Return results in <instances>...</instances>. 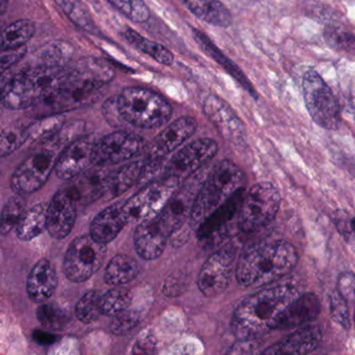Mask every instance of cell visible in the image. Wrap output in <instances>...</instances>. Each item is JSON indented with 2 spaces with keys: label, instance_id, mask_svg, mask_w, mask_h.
<instances>
[{
  "label": "cell",
  "instance_id": "obj_1",
  "mask_svg": "<svg viewBox=\"0 0 355 355\" xmlns=\"http://www.w3.org/2000/svg\"><path fill=\"white\" fill-rule=\"evenodd\" d=\"M116 76L108 60L99 58H83L73 68L67 69L64 76L48 90L31 108L37 117L60 115L85 108L99 98L104 85Z\"/></svg>",
  "mask_w": 355,
  "mask_h": 355
},
{
  "label": "cell",
  "instance_id": "obj_2",
  "mask_svg": "<svg viewBox=\"0 0 355 355\" xmlns=\"http://www.w3.org/2000/svg\"><path fill=\"white\" fill-rule=\"evenodd\" d=\"M202 181V175H192L187 183L178 188L158 214L139 223L135 233V250L143 260L153 261L162 256L168 239L181 229L190 217Z\"/></svg>",
  "mask_w": 355,
  "mask_h": 355
},
{
  "label": "cell",
  "instance_id": "obj_3",
  "mask_svg": "<svg viewBox=\"0 0 355 355\" xmlns=\"http://www.w3.org/2000/svg\"><path fill=\"white\" fill-rule=\"evenodd\" d=\"M297 262L295 247L287 242L258 244L240 256L236 276L242 287H264L291 272Z\"/></svg>",
  "mask_w": 355,
  "mask_h": 355
},
{
  "label": "cell",
  "instance_id": "obj_4",
  "mask_svg": "<svg viewBox=\"0 0 355 355\" xmlns=\"http://www.w3.org/2000/svg\"><path fill=\"white\" fill-rule=\"evenodd\" d=\"M295 298L289 286H273L248 296L236 308L231 329L239 340H254L270 329L273 319Z\"/></svg>",
  "mask_w": 355,
  "mask_h": 355
},
{
  "label": "cell",
  "instance_id": "obj_5",
  "mask_svg": "<svg viewBox=\"0 0 355 355\" xmlns=\"http://www.w3.org/2000/svg\"><path fill=\"white\" fill-rule=\"evenodd\" d=\"M243 171L232 160H221L206 174L192 204L189 223L196 229L212 213L243 189Z\"/></svg>",
  "mask_w": 355,
  "mask_h": 355
},
{
  "label": "cell",
  "instance_id": "obj_6",
  "mask_svg": "<svg viewBox=\"0 0 355 355\" xmlns=\"http://www.w3.org/2000/svg\"><path fill=\"white\" fill-rule=\"evenodd\" d=\"M121 120L137 129H157L166 124L173 115L171 104L152 90L129 87L116 98Z\"/></svg>",
  "mask_w": 355,
  "mask_h": 355
},
{
  "label": "cell",
  "instance_id": "obj_7",
  "mask_svg": "<svg viewBox=\"0 0 355 355\" xmlns=\"http://www.w3.org/2000/svg\"><path fill=\"white\" fill-rule=\"evenodd\" d=\"M66 70V67L35 66L21 71L10 79L2 106L12 110L31 108L60 81Z\"/></svg>",
  "mask_w": 355,
  "mask_h": 355
},
{
  "label": "cell",
  "instance_id": "obj_8",
  "mask_svg": "<svg viewBox=\"0 0 355 355\" xmlns=\"http://www.w3.org/2000/svg\"><path fill=\"white\" fill-rule=\"evenodd\" d=\"M281 206L279 190L269 183L254 185L242 200L238 210V227L252 233L273 221Z\"/></svg>",
  "mask_w": 355,
  "mask_h": 355
},
{
  "label": "cell",
  "instance_id": "obj_9",
  "mask_svg": "<svg viewBox=\"0 0 355 355\" xmlns=\"http://www.w3.org/2000/svg\"><path fill=\"white\" fill-rule=\"evenodd\" d=\"M304 104L311 118L322 129L335 131L341 124V106L322 77L314 70L302 79Z\"/></svg>",
  "mask_w": 355,
  "mask_h": 355
},
{
  "label": "cell",
  "instance_id": "obj_10",
  "mask_svg": "<svg viewBox=\"0 0 355 355\" xmlns=\"http://www.w3.org/2000/svg\"><path fill=\"white\" fill-rule=\"evenodd\" d=\"M180 185L181 183L171 176L147 183L132 197L123 202L129 222H143L155 216L168 204Z\"/></svg>",
  "mask_w": 355,
  "mask_h": 355
},
{
  "label": "cell",
  "instance_id": "obj_11",
  "mask_svg": "<svg viewBox=\"0 0 355 355\" xmlns=\"http://www.w3.org/2000/svg\"><path fill=\"white\" fill-rule=\"evenodd\" d=\"M105 256L106 244L96 241L91 235L77 238L67 250L64 274L73 283H83L101 268Z\"/></svg>",
  "mask_w": 355,
  "mask_h": 355
},
{
  "label": "cell",
  "instance_id": "obj_12",
  "mask_svg": "<svg viewBox=\"0 0 355 355\" xmlns=\"http://www.w3.org/2000/svg\"><path fill=\"white\" fill-rule=\"evenodd\" d=\"M55 152L41 149L23 160L10 179V187L17 195L33 193L41 189L55 168Z\"/></svg>",
  "mask_w": 355,
  "mask_h": 355
},
{
  "label": "cell",
  "instance_id": "obj_13",
  "mask_svg": "<svg viewBox=\"0 0 355 355\" xmlns=\"http://www.w3.org/2000/svg\"><path fill=\"white\" fill-rule=\"evenodd\" d=\"M143 138L127 131H116L102 138L94 146L93 164L107 167L122 164L145 150Z\"/></svg>",
  "mask_w": 355,
  "mask_h": 355
},
{
  "label": "cell",
  "instance_id": "obj_14",
  "mask_svg": "<svg viewBox=\"0 0 355 355\" xmlns=\"http://www.w3.org/2000/svg\"><path fill=\"white\" fill-rule=\"evenodd\" d=\"M218 146L214 140L198 139L181 148L168 160L164 176L175 177L180 183L191 177L216 156Z\"/></svg>",
  "mask_w": 355,
  "mask_h": 355
},
{
  "label": "cell",
  "instance_id": "obj_15",
  "mask_svg": "<svg viewBox=\"0 0 355 355\" xmlns=\"http://www.w3.org/2000/svg\"><path fill=\"white\" fill-rule=\"evenodd\" d=\"M236 249L229 245L215 251L205 263L198 274L200 291L207 297H215L225 292L233 275Z\"/></svg>",
  "mask_w": 355,
  "mask_h": 355
},
{
  "label": "cell",
  "instance_id": "obj_16",
  "mask_svg": "<svg viewBox=\"0 0 355 355\" xmlns=\"http://www.w3.org/2000/svg\"><path fill=\"white\" fill-rule=\"evenodd\" d=\"M202 110L218 133L235 145L245 143V129L233 108L220 97L210 95L205 100Z\"/></svg>",
  "mask_w": 355,
  "mask_h": 355
},
{
  "label": "cell",
  "instance_id": "obj_17",
  "mask_svg": "<svg viewBox=\"0 0 355 355\" xmlns=\"http://www.w3.org/2000/svg\"><path fill=\"white\" fill-rule=\"evenodd\" d=\"M198 122L192 117H181L166 126L147 149L149 162L159 163L160 158L172 154L196 133Z\"/></svg>",
  "mask_w": 355,
  "mask_h": 355
},
{
  "label": "cell",
  "instance_id": "obj_18",
  "mask_svg": "<svg viewBox=\"0 0 355 355\" xmlns=\"http://www.w3.org/2000/svg\"><path fill=\"white\" fill-rule=\"evenodd\" d=\"M76 200L66 187L56 192L47 208V231L52 238L62 240L72 231L77 215Z\"/></svg>",
  "mask_w": 355,
  "mask_h": 355
},
{
  "label": "cell",
  "instance_id": "obj_19",
  "mask_svg": "<svg viewBox=\"0 0 355 355\" xmlns=\"http://www.w3.org/2000/svg\"><path fill=\"white\" fill-rule=\"evenodd\" d=\"M91 137H81L69 144L56 160L55 172L60 179L70 181L93 164L94 146Z\"/></svg>",
  "mask_w": 355,
  "mask_h": 355
},
{
  "label": "cell",
  "instance_id": "obj_20",
  "mask_svg": "<svg viewBox=\"0 0 355 355\" xmlns=\"http://www.w3.org/2000/svg\"><path fill=\"white\" fill-rule=\"evenodd\" d=\"M321 304L316 294L295 297L273 319L270 329H291L314 321L320 314Z\"/></svg>",
  "mask_w": 355,
  "mask_h": 355
},
{
  "label": "cell",
  "instance_id": "obj_21",
  "mask_svg": "<svg viewBox=\"0 0 355 355\" xmlns=\"http://www.w3.org/2000/svg\"><path fill=\"white\" fill-rule=\"evenodd\" d=\"M108 171L106 167L96 166L95 169L85 171L73 179L67 190L76 200L77 204H89L105 194Z\"/></svg>",
  "mask_w": 355,
  "mask_h": 355
},
{
  "label": "cell",
  "instance_id": "obj_22",
  "mask_svg": "<svg viewBox=\"0 0 355 355\" xmlns=\"http://www.w3.org/2000/svg\"><path fill=\"white\" fill-rule=\"evenodd\" d=\"M129 222L123 202L112 204L100 212L91 224L89 235L102 244L114 241Z\"/></svg>",
  "mask_w": 355,
  "mask_h": 355
},
{
  "label": "cell",
  "instance_id": "obj_23",
  "mask_svg": "<svg viewBox=\"0 0 355 355\" xmlns=\"http://www.w3.org/2000/svg\"><path fill=\"white\" fill-rule=\"evenodd\" d=\"M58 275L53 265L43 258L31 269L27 277V294L35 304L47 302L55 291Z\"/></svg>",
  "mask_w": 355,
  "mask_h": 355
},
{
  "label": "cell",
  "instance_id": "obj_24",
  "mask_svg": "<svg viewBox=\"0 0 355 355\" xmlns=\"http://www.w3.org/2000/svg\"><path fill=\"white\" fill-rule=\"evenodd\" d=\"M322 333L317 325H306L272 347L265 354H308L320 345Z\"/></svg>",
  "mask_w": 355,
  "mask_h": 355
},
{
  "label": "cell",
  "instance_id": "obj_25",
  "mask_svg": "<svg viewBox=\"0 0 355 355\" xmlns=\"http://www.w3.org/2000/svg\"><path fill=\"white\" fill-rule=\"evenodd\" d=\"M192 33H193L194 40H196L198 45L200 46V49H202L207 56L212 58L217 64L220 65L233 79H235L236 81L242 85V88H243L245 91L248 92V94H250L252 97H254V99H258V93H257L250 79L242 72L241 69H240L233 60H230V58H227L204 33H202V31H198V29H192Z\"/></svg>",
  "mask_w": 355,
  "mask_h": 355
},
{
  "label": "cell",
  "instance_id": "obj_26",
  "mask_svg": "<svg viewBox=\"0 0 355 355\" xmlns=\"http://www.w3.org/2000/svg\"><path fill=\"white\" fill-rule=\"evenodd\" d=\"M242 200H243V189L238 191L231 199L227 200L220 208H217L196 229L198 239L204 241L216 235L218 231H220L233 218L236 210H239Z\"/></svg>",
  "mask_w": 355,
  "mask_h": 355
},
{
  "label": "cell",
  "instance_id": "obj_27",
  "mask_svg": "<svg viewBox=\"0 0 355 355\" xmlns=\"http://www.w3.org/2000/svg\"><path fill=\"white\" fill-rule=\"evenodd\" d=\"M198 19L218 27H229L232 15L219 0H180Z\"/></svg>",
  "mask_w": 355,
  "mask_h": 355
},
{
  "label": "cell",
  "instance_id": "obj_28",
  "mask_svg": "<svg viewBox=\"0 0 355 355\" xmlns=\"http://www.w3.org/2000/svg\"><path fill=\"white\" fill-rule=\"evenodd\" d=\"M145 160L132 162L120 167L118 170L108 173L105 194L114 198L122 195L133 185L141 181L145 170Z\"/></svg>",
  "mask_w": 355,
  "mask_h": 355
},
{
  "label": "cell",
  "instance_id": "obj_29",
  "mask_svg": "<svg viewBox=\"0 0 355 355\" xmlns=\"http://www.w3.org/2000/svg\"><path fill=\"white\" fill-rule=\"evenodd\" d=\"M137 261L126 254H118L107 265L104 273L106 283L114 287L126 285L139 275Z\"/></svg>",
  "mask_w": 355,
  "mask_h": 355
},
{
  "label": "cell",
  "instance_id": "obj_30",
  "mask_svg": "<svg viewBox=\"0 0 355 355\" xmlns=\"http://www.w3.org/2000/svg\"><path fill=\"white\" fill-rule=\"evenodd\" d=\"M47 208L46 204H39L24 213L17 226L21 241H31L47 229Z\"/></svg>",
  "mask_w": 355,
  "mask_h": 355
},
{
  "label": "cell",
  "instance_id": "obj_31",
  "mask_svg": "<svg viewBox=\"0 0 355 355\" xmlns=\"http://www.w3.org/2000/svg\"><path fill=\"white\" fill-rule=\"evenodd\" d=\"M122 35L133 47L151 56L159 64L164 65V66H171L174 63L175 56L172 51H170L168 48L164 47L162 44L156 43V42L143 37L135 29L127 27L123 31Z\"/></svg>",
  "mask_w": 355,
  "mask_h": 355
},
{
  "label": "cell",
  "instance_id": "obj_32",
  "mask_svg": "<svg viewBox=\"0 0 355 355\" xmlns=\"http://www.w3.org/2000/svg\"><path fill=\"white\" fill-rule=\"evenodd\" d=\"M35 33V24L31 20H18L0 31V51L25 47Z\"/></svg>",
  "mask_w": 355,
  "mask_h": 355
},
{
  "label": "cell",
  "instance_id": "obj_33",
  "mask_svg": "<svg viewBox=\"0 0 355 355\" xmlns=\"http://www.w3.org/2000/svg\"><path fill=\"white\" fill-rule=\"evenodd\" d=\"M73 56V47L64 41H52L42 46L35 54L37 65L45 67H66Z\"/></svg>",
  "mask_w": 355,
  "mask_h": 355
},
{
  "label": "cell",
  "instance_id": "obj_34",
  "mask_svg": "<svg viewBox=\"0 0 355 355\" xmlns=\"http://www.w3.org/2000/svg\"><path fill=\"white\" fill-rule=\"evenodd\" d=\"M62 114L39 117L35 122L28 125V140L33 143H47L54 139L64 126Z\"/></svg>",
  "mask_w": 355,
  "mask_h": 355
},
{
  "label": "cell",
  "instance_id": "obj_35",
  "mask_svg": "<svg viewBox=\"0 0 355 355\" xmlns=\"http://www.w3.org/2000/svg\"><path fill=\"white\" fill-rule=\"evenodd\" d=\"M54 2L79 28L93 35L98 33L97 27L89 10L81 0H54Z\"/></svg>",
  "mask_w": 355,
  "mask_h": 355
},
{
  "label": "cell",
  "instance_id": "obj_36",
  "mask_svg": "<svg viewBox=\"0 0 355 355\" xmlns=\"http://www.w3.org/2000/svg\"><path fill=\"white\" fill-rule=\"evenodd\" d=\"M131 302H132V295L130 292L124 289H112L101 294L100 308L104 316L114 317L128 310Z\"/></svg>",
  "mask_w": 355,
  "mask_h": 355
},
{
  "label": "cell",
  "instance_id": "obj_37",
  "mask_svg": "<svg viewBox=\"0 0 355 355\" xmlns=\"http://www.w3.org/2000/svg\"><path fill=\"white\" fill-rule=\"evenodd\" d=\"M28 140V125L17 123L0 133V158L10 156Z\"/></svg>",
  "mask_w": 355,
  "mask_h": 355
},
{
  "label": "cell",
  "instance_id": "obj_38",
  "mask_svg": "<svg viewBox=\"0 0 355 355\" xmlns=\"http://www.w3.org/2000/svg\"><path fill=\"white\" fill-rule=\"evenodd\" d=\"M24 208L25 201L23 198L14 196L8 199L0 215V233L2 236L8 235L15 227L17 229L24 215Z\"/></svg>",
  "mask_w": 355,
  "mask_h": 355
},
{
  "label": "cell",
  "instance_id": "obj_39",
  "mask_svg": "<svg viewBox=\"0 0 355 355\" xmlns=\"http://www.w3.org/2000/svg\"><path fill=\"white\" fill-rule=\"evenodd\" d=\"M100 299L101 293L95 290L87 292L79 299L75 308V314L80 322L89 324L100 318L102 315Z\"/></svg>",
  "mask_w": 355,
  "mask_h": 355
},
{
  "label": "cell",
  "instance_id": "obj_40",
  "mask_svg": "<svg viewBox=\"0 0 355 355\" xmlns=\"http://www.w3.org/2000/svg\"><path fill=\"white\" fill-rule=\"evenodd\" d=\"M37 320L45 329L58 331L64 329L69 321L68 314L54 304H45L37 311Z\"/></svg>",
  "mask_w": 355,
  "mask_h": 355
},
{
  "label": "cell",
  "instance_id": "obj_41",
  "mask_svg": "<svg viewBox=\"0 0 355 355\" xmlns=\"http://www.w3.org/2000/svg\"><path fill=\"white\" fill-rule=\"evenodd\" d=\"M129 20L145 23L149 20L150 10L143 0H107Z\"/></svg>",
  "mask_w": 355,
  "mask_h": 355
},
{
  "label": "cell",
  "instance_id": "obj_42",
  "mask_svg": "<svg viewBox=\"0 0 355 355\" xmlns=\"http://www.w3.org/2000/svg\"><path fill=\"white\" fill-rule=\"evenodd\" d=\"M325 41L339 50L355 49V35L341 26H327L323 33Z\"/></svg>",
  "mask_w": 355,
  "mask_h": 355
},
{
  "label": "cell",
  "instance_id": "obj_43",
  "mask_svg": "<svg viewBox=\"0 0 355 355\" xmlns=\"http://www.w3.org/2000/svg\"><path fill=\"white\" fill-rule=\"evenodd\" d=\"M331 315L333 320L341 325L344 329L348 331L350 329L352 322L347 302L338 292L331 296Z\"/></svg>",
  "mask_w": 355,
  "mask_h": 355
},
{
  "label": "cell",
  "instance_id": "obj_44",
  "mask_svg": "<svg viewBox=\"0 0 355 355\" xmlns=\"http://www.w3.org/2000/svg\"><path fill=\"white\" fill-rule=\"evenodd\" d=\"M139 323V315L135 311L126 310L114 316L110 331L116 336L126 335L130 333Z\"/></svg>",
  "mask_w": 355,
  "mask_h": 355
},
{
  "label": "cell",
  "instance_id": "obj_45",
  "mask_svg": "<svg viewBox=\"0 0 355 355\" xmlns=\"http://www.w3.org/2000/svg\"><path fill=\"white\" fill-rule=\"evenodd\" d=\"M337 292L347 302L355 306V272L345 271L338 277Z\"/></svg>",
  "mask_w": 355,
  "mask_h": 355
},
{
  "label": "cell",
  "instance_id": "obj_46",
  "mask_svg": "<svg viewBox=\"0 0 355 355\" xmlns=\"http://www.w3.org/2000/svg\"><path fill=\"white\" fill-rule=\"evenodd\" d=\"M26 47L17 48V49L1 50L0 51V75L8 72L12 67L18 64L25 54Z\"/></svg>",
  "mask_w": 355,
  "mask_h": 355
},
{
  "label": "cell",
  "instance_id": "obj_47",
  "mask_svg": "<svg viewBox=\"0 0 355 355\" xmlns=\"http://www.w3.org/2000/svg\"><path fill=\"white\" fill-rule=\"evenodd\" d=\"M333 220L339 233L348 240L352 233V225H350L352 219H349V215L345 210H339L334 213Z\"/></svg>",
  "mask_w": 355,
  "mask_h": 355
},
{
  "label": "cell",
  "instance_id": "obj_48",
  "mask_svg": "<svg viewBox=\"0 0 355 355\" xmlns=\"http://www.w3.org/2000/svg\"><path fill=\"white\" fill-rule=\"evenodd\" d=\"M33 341L43 346L52 345L58 341V337L53 333H49V331H39V329L33 331Z\"/></svg>",
  "mask_w": 355,
  "mask_h": 355
},
{
  "label": "cell",
  "instance_id": "obj_49",
  "mask_svg": "<svg viewBox=\"0 0 355 355\" xmlns=\"http://www.w3.org/2000/svg\"><path fill=\"white\" fill-rule=\"evenodd\" d=\"M154 343L152 338H144L143 343L139 342L137 345H135V350L133 352L137 354H152L154 352Z\"/></svg>",
  "mask_w": 355,
  "mask_h": 355
},
{
  "label": "cell",
  "instance_id": "obj_50",
  "mask_svg": "<svg viewBox=\"0 0 355 355\" xmlns=\"http://www.w3.org/2000/svg\"><path fill=\"white\" fill-rule=\"evenodd\" d=\"M12 77V75L10 72L0 75V104H2V101H3L4 95H6V90H8Z\"/></svg>",
  "mask_w": 355,
  "mask_h": 355
},
{
  "label": "cell",
  "instance_id": "obj_51",
  "mask_svg": "<svg viewBox=\"0 0 355 355\" xmlns=\"http://www.w3.org/2000/svg\"><path fill=\"white\" fill-rule=\"evenodd\" d=\"M8 1V0H0V14H2L6 10Z\"/></svg>",
  "mask_w": 355,
  "mask_h": 355
},
{
  "label": "cell",
  "instance_id": "obj_52",
  "mask_svg": "<svg viewBox=\"0 0 355 355\" xmlns=\"http://www.w3.org/2000/svg\"><path fill=\"white\" fill-rule=\"evenodd\" d=\"M350 225H352V233H355V218L352 219V222H350Z\"/></svg>",
  "mask_w": 355,
  "mask_h": 355
},
{
  "label": "cell",
  "instance_id": "obj_53",
  "mask_svg": "<svg viewBox=\"0 0 355 355\" xmlns=\"http://www.w3.org/2000/svg\"><path fill=\"white\" fill-rule=\"evenodd\" d=\"M354 108H355V94H354Z\"/></svg>",
  "mask_w": 355,
  "mask_h": 355
},
{
  "label": "cell",
  "instance_id": "obj_54",
  "mask_svg": "<svg viewBox=\"0 0 355 355\" xmlns=\"http://www.w3.org/2000/svg\"><path fill=\"white\" fill-rule=\"evenodd\" d=\"M354 319H355V316H354Z\"/></svg>",
  "mask_w": 355,
  "mask_h": 355
}]
</instances>
